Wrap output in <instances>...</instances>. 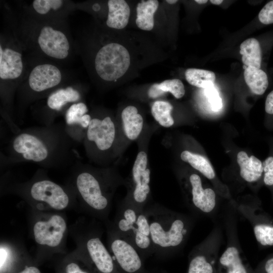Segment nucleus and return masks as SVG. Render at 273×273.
<instances>
[{
  "label": "nucleus",
  "instance_id": "nucleus-1",
  "mask_svg": "<svg viewBox=\"0 0 273 273\" xmlns=\"http://www.w3.org/2000/svg\"><path fill=\"white\" fill-rule=\"evenodd\" d=\"M76 143L66 132L64 124L28 127L14 134L2 160L5 164L32 162L45 167L67 165L77 158Z\"/></svg>",
  "mask_w": 273,
  "mask_h": 273
},
{
  "label": "nucleus",
  "instance_id": "nucleus-2",
  "mask_svg": "<svg viewBox=\"0 0 273 273\" xmlns=\"http://www.w3.org/2000/svg\"><path fill=\"white\" fill-rule=\"evenodd\" d=\"M145 211L154 254L168 256L180 251L194 226L193 217L159 204L147 206Z\"/></svg>",
  "mask_w": 273,
  "mask_h": 273
},
{
  "label": "nucleus",
  "instance_id": "nucleus-3",
  "mask_svg": "<svg viewBox=\"0 0 273 273\" xmlns=\"http://www.w3.org/2000/svg\"><path fill=\"white\" fill-rule=\"evenodd\" d=\"M227 210L224 216L227 243L219 257L217 273H256L247 262L239 242L236 210Z\"/></svg>",
  "mask_w": 273,
  "mask_h": 273
},
{
  "label": "nucleus",
  "instance_id": "nucleus-4",
  "mask_svg": "<svg viewBox=\"0 0 273 273\" xmlns=\"http://www.w3.org/2000/svg\"><path fill=\"white\" fill-rule=\"evenodd\" d=\"M117 127L110 116L92 117L83 140L87 156L95 161L106 158L116 143Z\"/></svg>",
  "mask_w": 273,
  "mask_h": 273
},
{
  "label": "nucleus",
  "instance_id": "nucleus-5",
  "mask_svg": "<svg viewBox=\"0 0 273 273\" xmlns=\"http://www.w3.org/2000/svg\"><path fill=\"white\" fill-rule=\"evenodd\" d=\"M222 240V230L220 226H216L191 251L187 273H217Z\"/></svg>",
  "mask_w": 273,
  "mask_h": 273
},
{
  "label": "nucleus",
  "instance_id": "nucleus-6",
  "mask_svg": "<svg viewBox=\"0 0 273 273\" xmlns=\"http://www.w3.org/2000/svg\"><path fill=\"white\" fill-rule=\"evenodd\" d=\"M130 64V57L127 50L115 42L101 48L95 61L97 74L102 79L108 81H115L121 77L127 71Z\"/></svg>",
  "mask_w": 273,
  "mask_h": 273
},
{
  "label": "nucleus",
  "instance_id": "nucleus-7",
  "mask_svg": "<svg viewBox=\"0 0 273 273\" xmlns=\"http://www.w3.org/2000/svg\"><path fill=\"white\" fill-rule=\"evenodd\" d=\"M150 174L147 154L141 151L138 154L132 167L129 194L124 200L139 210H144L147 206L150 192Z\"/></svg>",
  "mask_w": 273,
  "mask_h": 273
},
{
  "label": "nucleus",
  "instance_id": "nucleus-8",
  "mask_svg": "<svg viewBox=\"0 0 273 273\" xmlns=\"http://www.w3.org/2000/svg\"><path fill=\"white\" fill-rule=\"evenodd\" d=\"M235 209L250 223L255 239L261 246H273V218L258 204L241 203Z\"/></svg>",
  "mask_w": 273,
  "mask_h": 273
},
{
  "label": "nucleus",
  "instance_id": "nucleus-9",
  "mask_svg": "<svg viewBox=\"0 0 273 273\" xmlns=\"http://www.w3.org/2000/svg\"><path fill=\"white\" fill-rule=\"evenodd\" d=\"M76 187L81 197L92 209L103 211L109 204V197L105 193L104 185L95 172L82 169L76 179Z\"/></svg>",
  "mask_w": 273,
  "mask_h": 273
},
{
  "label": "nucleus",
  "instance_id": "nucleus-10",
  "mask_svg": "<svg viewBox=\"0 0 273 273\" xmlns=\"http://www.w3.org/2000/svg\"><path fill=\"white\" fill-rule=\"evenodd\" d=\"M188 203L191 211L203 215L212 214L216 211L215 191L210 187H204L201 177L196 173L188 178Z\"/></svg>",
  "mask_w": 273,
  "mask_h": 273
},
{
  "label": "nucleus",
  "instance_id": "nucleus-11",
  "mask_svg": "<svg viewBox=\"0 0 273 273\" xmlns=\"http://www.w3.org/2000/svg\"><path fill=\"white\" fill-rule=\"evenodd\" d=\"M111 242V250L119 268L123 273H142L141 255L133 245L118 233Z\"/></svg>",
  "mask_w": 273,
  "mask_h": 273
},
{
  "label": "nucleus",
  "instance_id": "nucleus-12",
  "mask_svg": "<svg viewBox=\"0 0 273 273\" xmlns=\"http://www.w3.org/2000/svg\"><path fill=\"white\" fill-rule=\"evenodd\" d=\"M30 194L34 200L44 202L57 210L65 208L69 203V197L64 189L48 179L33 183L30 189Z\"/></svg>",
  "mask_w": 273,
  "mask_h": 273
},
{
  "label": "nucleus",
  "instance_id": "nucleus-13",
  "mask_svg": "<svg viewBox=\"0 0 273 273\" xmlns=\"http://www.w3.org/2000/svg\"><path fill=\"white\" fill-rule=\"evenodd\" d=\"M86 105L82 102L73 103L66 110L65 128L76 143L83 142L92 117L87 114Z\"/></svg>",
  "mask_w": 273,
  "mask_h": 273
},
{
  "label": "nucleus",
  "instance_id": "nucleus-14",
  "mask_svg": "<svg viewBox=\"0 0 273 273\" xmlns=\"http://www.w3.org/2000/svg\"><path fill=\"white\" fill-rule=\"evenodd\" d=\"M66 229V224L63 218L54 215L47 221H40L35 224L34 238L39 244L56 247L60 243Z\"/></svg>",
  "mask_w": 273,
  "mask_h": 273
},
{
  "label": "nucleus",
  "instance_id": "nucleus-15",
  "mask_svg": "<svg viewBox=\"0 0 273 273\" xmlns=\"http://www.w3.org/2000/svg\"><path fill=\"white\" fill-rule=\"evenodd\" d=\"M38 44L47 55L59 59L66 58L70 48L65 35L50 26L43 27L38 37Z\"/></svg>",
  "mask_w": 273,
  "mask_h": 273
},
{
  "label": "nucleus",
  "instance_id": "nucleus-16",
  "mask_svg": "<svg viewBox=\"0 0 273 273\" xmlns=\"http://www.w3.org/2000/svg\"><path fill=\"white\" fill-rule=\"evenodd\" d=\"M61 79V73L57 67L45 64L33 69L29 76L28 83L33 91L39 93L57 86Z\"/></svg>",
  "mask_w": 273,
  "mask_h": 273
},
{
  "label": "nucleus",
  "instance_id": "nucleus-17",
  "mask_svg": "<svg viewBox=\"0 0 273 273\" xmlns=\"http://www.w3.org/2000/svg\"><path fill=\"white\" fill-rule=\"evenodd\" d=\"M89 256L101 273H113L114 264L112 257L98 237L89 239L86 243Z\"/></svg>",
  "mask_w": 273,
  "mask_h": 273
},
{
  "label": "nucleus",
  "instance_id": "nucleus-18",
  "mask_svg": "<svg viewBox=\"0 0 273 273\" xmlns=\"http://www.w3.org/2000/svg\"><path fill=\"white\" fill-rule=\"evenodd\" d=\"M23 70L22 55L10 48L0 46V77L12 79L20 76Z\"/></svg>",
  "mask_w": 273,
  "mask_h": 273
},
{
  "label": "nucleus",
  "instance_id": "nucleus-19",
  "mask_svg": "<svg viewBox=\"0 0 273 273\" xmlns=\"http://www.w3.org/2000/svg\"><path fill=\"white\" fill-rule=\"evenodd\" d=\"M143 210L124 201L117 223V233L131 242L138 228L139 215Z\"/></svg>",
  "mask_w": 273,
  "mask_h": 273
},
{
  "label": "nucleus",
  "instance_id": "nucleus-20",
  "mask_svg": "<svg viewBox=\"0 0 273 273\" xmlns=\"http://www.w3.org/2000/svg\"><path fill=\"white\" fill-rule=\"evenodd\" d=\"M237 162L240 176L245 181L256 183L263 176L262 163L254 156L249 157L245 152L241 151L237 155Z\"/></svg>",
  "mask_w": 273,
  "mask_h": 273
},
{
  "label": "nucleus",
  "instance_id": "nucleus-21",
  "mask_svg": "<svg viewBox=\"0 0 273 273\" xmlns=\"http://www.w3.org/2000/svg\"><path fill=\"white\" fill-rule=\"evenodd\" d=\"M122 125L124 134L129 140H136L141 134L144 125L142 116L133 106L125 107L121 114Z\"/></svg>",
  "mask_w": 273,
  "mask_h": 273
},
{
  "label": "nucleus",
  "instance_id": "nucleus-22",
  "mask_svg": "<svg viewBox=\"0 0 273 273\" xmlns=\"http://www.w3.org/2000/svg\"><path fill=\"white\" fill-rule=\"evenodd\" d=\"M108 15L107 25L110 28L121 29L128 24L130 8L124 0H109L108 2Z\"/></svg>",
  "mask_w": 273,
  "mask_h": 273
},
{
  "label": "nucleus",
  "instance_id": "nucleus-23",
  "mask_svg": "<svg viewBox=\"0 0 273 273\" xmlns=\"http://www.w3.org/2000/svg\"><path fill=\"white\" fill-rule=\"evenodd\" d=\"M79 92L71 86L60 88L51 93L48 97L47 105L52 110L60 111L67 104L79 101Z\"/></svg>",
  "mask_w": 273,
  "mask_h": 273
},
{
  "label": "nucleus",
  "instance_id": "nucleus-24",
  "mask_svg": "<svg viewBox=\"0 0 273 273\" xmlns=\"http://www.w3.org/2000/svg\"><path fill=\"white\" fill-rule=\"evenodd\" d=\"M159 6L157 0L141 1L136 6L137 26L144 30H151L154 25V15Z\"/></svg>",
  "mask_w": 273,
  "mask_h": 273
},
{
  "label": "nucleus",
  "instance_id": "nucleus-25",
  "mask_svg": "<svg viewBox=\"0 0 273 273\" xmlns=\"http://www.w3.org/2000/svg\"><path fill=\"white\" fill-rule=\"evenodd\" d=\"M240 53L245 66L260 69L261 50L259 42L256 39L250 38L242 42L240 45Z\"/></svg>",
  "mask_w": 273,
  "mask_h": 273
},
{
  "label": "nucleus",
  "instance_id": "nucleus-26",
  "mask_svg": "<svg viewBox=\"0 0 273 273\" xmlns=\"http://www.w3.org/2000/svg\"><path fill=\"white\" fill-rule=\"evenodd\" d=\"M245 69L244 77L245 81L251 92L257 95L264 94L268 85L266 74L262 70L253 67H246Z\"/></svg>",
  "mask_w": 273,
  "mask_h": 273
},
{
  "label": "nucleus",
  "instance_id": "nucleus-27",
  "mask_svg": "<svg viewBox=\"0 0 273 273\" xmlns=\"http://www.w3.org/2000/svg\"><path fill=\"white\" fill-rule=\"evenodd\" d=\"M181 160L189 163L194 168L199 171L209 180H213L215 173L210 163L205 157L185 150L180 154Z\"/></svg>",
  "mask_w": 273,
  "mask_h": 273
},
{
  "label": "nucleus",
  "instance_id": "nucleus-28",
  "mask_svg": "<svg viewBox=\"0 0 273 273\" xmlns=\"http://www.w3.org/2000/svg\"><path fill=\"white\" fill-rule=\"evenodd\" d=\"M185 77L190 84L205 89L213 86L216 78L213 72L196 68L187 69L185 71Z\"/></svg>",
  "mask_w": 273,
  "mask_h": 273
},
{
  "label": "nucleus",
  "instance_id": "nucleus-29",
  "mask_svg": "<svg viewBox=\"0 0 273 273\" xmlns=\"http://www.w3.org/2000/svg\"><path fill=\"white\" fill-rule=\"evenodd\" d=\"M173 106L163 101H155L151 107V113L155 120L162 126L170 127L174 124L171 113Z\"/></svg>",
  "mask_w": 273,
  "mask_h": 273
},
{
  "label": "nucleus",
  "instance_id": "nucleus-30",
  "mask_svg": "<svg viewBox=\"0 0 273 273\" xmlns=\"http://www.w3.org/2000/svg\"><path fill=\"white\" fill-rule=\"evenodd\" d=\"M158 85L164 93L169 92L176 99L182 98L185 94L184 85L178 79L165 80Z\"/></svg>",
  "mask_w": 273,
  "mask_h": 273
},
{
  "label": "nucleus",
  "instance_id": "nucleus-31",
  "mask_svg": "<svg viewBox=\"0 0 273 273\" xmlns=\"http://www.w3.org/2000/svg\"><path fill=\"white\" fill-rule=\"evenodd\" d=\"M62 4L61 0H35L33 2V7L38 13L46 14L51 9H59Z\"/></svg>",
  "mask_w": 273,
  "mask_h": 273
},
{
  "label": "nucleus",
  "instance_id": "nucleus-32",
  "mask_svg": "<svg viewBox=\"0 0 273 273\" xmlns=\"http://www.w3.org/2000/svg\"><path fill=\"white\" fill-rule=\"evenodd\" d=\"M206 95L213 111H218L221 109V99L214 86L206 88Z\"/></svg>",
  "mask_w": 273,
  "mask_h": 273
},
{
  "label": "nucleus",
  "instance_id": "nucleus-33",
  "mask_svg": "<svg viewBox=\"0 0 273 273\" xmlns=\"http://www.w3.org/2000/svg\"><path fill=\"white\" fill-rule=\"evenodd\" d=\"M264 184L273 187V156L267 157L263 162Z\"/></svg>",
  "mask_w": 273,
  "mask_h": 273
},
{
  "label": "nucleus",
  "instance_id": "nucleus-34",
  "mask_svg": "<svg viewBox=\"0 0 273 273\" xmlns=\"http://www.w3.org/2000/svg\"><path fill=\"white\" fill-rule=\"evenodd\" d=\"M258 19L264 24L273 23V1L269 2L261 10L258 14Z\"/></svg>",
  "mask_w": 273,
  "mask_h": 273
},
{
  "label": "nucleus",
  "instance_id": "nucleus-35",
  "mask_svg": "<svg viewBox=\"0 0 273 273\" xmlns=\"http://www.w3.org/2000/svg\"><path fill=\"white\" fill-rule=\"evenodd\" d=\"M254 270L256 273H273V254L265 259Z\"/></svg>",
  "mask_w": 273,
  "mask_h": 273
},
{
  "label": "nucleus",
  "instance_id": "nucleus-36",
  "mask_svg": "<svg viewBox=\"0 0 273 273\" xmlns=\"http://www.w3.org/2000/svg\"><path fill=\"white\" fill-rule=\"evenodd\" d=\"M148 93L149 97L153 99L158 98L165 94L159 88L158 83L153 84L149 88Z\"/></svg>",
  "mask_w": 273,
  "mask_h": 273
},
{
  "label": "nucleus",
  "instance_id": "nucleus-37",
  "mask_svg": "<svg viewBox=\"0 0 273 273\" xmlns=\"http://www.w3.org/2000/svg\"><path fill=\"white\" fill-rule=\"evenodd\" d=\"M265 112L269 114H273V90L267 95L265 103Z\"/></svg>",
  "mask_w": 273,
  "mask_h": 273
},
{
  "label": "nucleus",
  "instance_id": "nucleus-38",
  "mask_svg": "<svg viewBox=\"0 0 273 273\" xmlns=\"http://www.w3.org/2000/svg\"><path fill=\"white\" fill-rule=\"evenodd\" d=\"M67 273H86L83 271L79 266L74 263H71L66 266Z\"/></svg>",
  "mask_w": 273,
  "mask_h": 273
},
{
  "label": "nucleus",
  "instance_id": "nucleus-39",
  "mask_svg": "<svg viewBox=\"0 0 273 273\" xmlns=\"http://www.w3.org/2000/svg\"><path fill=\"white\" fill-rule=\"evenodd\" d=\"M1 269L5 264L7 258V253L6 250L1 248Z\"/></svg>",
  "mask_w": 273,
  "mask_h": 273
},
{
  "label": "nucleus",
  "instance_id": "nucleus-40",
  "mask_svg": "<svg viewBox=\"0 0 273 273\" xmlns=\"http://www.w3.org/2000/svg\"><path fill=\"white\" fill-rule=\"evenodd\" d=\"M19 273H41L40 270L36 267L29 266L26 267Z\"/></svg>",
  "mask_w": 273,
  "mask_h": 273
},
{
  "label": "nucleus",
  "instance_id": "nucleus-41",
  "mask_svg": "<svg viewBox=\"0 0 273 273\" xmlns=\"http://www.w3.org/2000/svg\"><path fill=\"white\" fill-rule=\"evenodd\" d=\"M210 2L213 4H214L216 5H219L223 2V1L222 0H210Z\"/></svg>",
  "mask_w": 273,
  "mask_h": 273
},
{
  "label": "nucleus",
  "instance_id": "nucleus-42",
  "mask_svg": "<svg viewBox=\"0 0 273 273\" xmlns=\"http://www.w3.org/2000/svg\"><path fill=\"white\" fill-rule=\"evenodd\" d=\"M195 2L199 4H203L207 3L208 1L207 0H195Z\"/></svg>",
  "mask_w": 273,
  "mask_h": 273
},
{
  "label": "nucleus",
  "instance_id": "nucleus-43",
  "mask_svg": "<svg viewBox=\"0 0 273 273\" xmlns=\"http://www.w3.org/2000/svg\"><path fill=\"white\" fill-rule=\"evenodd\" d=\"M167 3H168L169 4H174L177 2V0H167L166 1Z\"/></svg>",
  "mask_w": 273,
  "mask_h": 273
}]
</instances>
